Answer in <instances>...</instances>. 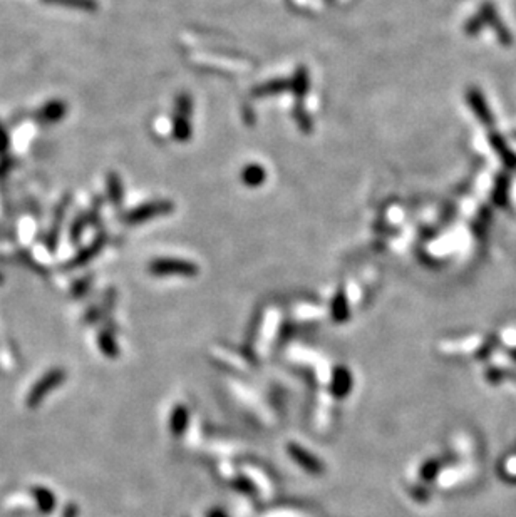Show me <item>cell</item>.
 <instances>
[{
    "instance_id": "6da1fadb",
    "label": "cell",
    "mask_w": 516,
    "mask_h": 517,
    "mask_svg": "<svg viewBox=\"0 0 516 517\" xmlns=\"http://www.w3.org/2000/svg\"><path fill=\"white\" fill-rule=\"evenodd\" d=\"M151 272L154 275H196L198 273V268L196 265L189 263V261L185 260H173V258H161V260H156L151 263Z\"/></svg>"
},
{
    "instance_id": "7a4b0ae2",
    "label": "cell",
    "mask_w": 516,
    "mask_h": 517,
    "mask_svg": "<svg viewBox=\"0 0 516 517\" xmlns=\"http://www.w3.org/2000/svg\"><path fill=\"white\" fill-rule=\"evenodd\" d=\"M287 450H288V454H290V457L294 459V461L297 462L303 470H307V472H310L314 475L324 472V466H322V462L318 461L316 455L310 454L307 448H303L302 446H298V444H295V442H288Z\"/></svg>"
},
{
    "instance_id": "3957f363",
    "label": "cell",
    "mask_w": 516,
    "mask_h": 517,
    "mask_svg": "<svg viewBox=\"0 0 516 517\" xmlns=\"http://www.w3.org/2000/svg\"><path fill=\"white\" fill-rule=\"evenodd\" d=\"M352 383H354V378H352V374L347 370L345 367H337L333 370L332 375V394L336 397L342 398L349 392L352 390Z\"/></svg>"
},
{
    "instance_id": "277c9868",
    "label": "cell",
    "mask_w": 516,
    "mask_h": 517,
    "mask_svg": "<svg viewBox=\"0 0 516 517\" xmlns=\"http://www.w3.org/2000/svg\"><path fill=\"white\" fill-rule=\"evenodd\" d=\"M172 210V204L166 203V201H156V203L144 204L139 210H134L129 215L128 221H144V219L154 218L156 215H163V213Z\"/></svg>"
},
{
    "instance_id": "5b68a950",
    "label": "cell",
    "mask_w": 516,
    "mask_h": 517,
    "mask_svg": "<svg viewBox=\"0 0 516 517\" xmlns=\"http://www.w3.org/2000/svg\"><path fill=\"white\" fill-rule=\"evenodd\" d=\"M189 422V416H188V409L185 405H176L173 409L172 417H169V429L174 435H181L188 427Z\"/></svg>"
},
{
    "instance_id": "8992f818",
    "label": "cell",
    "mask_w": 516,
    "mask_h": 517,
    "mask_svg": "<svg viewBox=\"0 0 516 517\" xmlns=\"http://www.w3.org/2000/svg\"><path fill=\"white\" fill-rule=\"evenodd\" d=\"M332 317H333V320L339 323H342L349 318V306H347V302H345V296L342 293L337 295V298L333 300Z\"/></svg>"
},
{
    "instance_id": "52a82bcc",
    "label": "cell",
    "mask_w": 516,
    "mask_h": 517,
    "mask_svg": "<svg viewBox=\"0 0 516 517\" xmlns=\"http://www.w3.org/2000/svg\"><path fill=\"white\" fill-rule=\"evenodd\" d=\"M265 180V171L260 166H250L244 171V181L250 186L260 184Z\"/></svg>"
},
{
    "instance_id": "ba28073f",
    "label": "cell",
    "mask_w": 516,
    "mask_h": 517,
    "mask_svg": "<svg viewBox=\"0 0 516 517\" xmlns=\"http://www.w3.org/2000/svg\"><path fill=\"white\" fill-rule=\"evenodd\" d=\"M60 380H62V374H60V372H52V375H49V377L45 378V387L43 385V383H39V385H37V389L34 390L32 402H36L37 398L43 397V394H47L49 389H51V387H47V385H54L56 382L59 383Z\"/></svg>"
},
{
    "instance_id": "9c48e42d",
    "label": "cell",
    "mask_w": 516,
    "mask_h": 517,
    "mask_svg": "<svg viewBox=\"0 0 516 517\" xmlns=\"http://www.w3.org/2000/svg\"><path fill=\"white\" fill-rule=\"evenodd\" d=\"M283 87H288L287 82H272V84H265L260 89H257V94H275L279 89H283Z\"/></svg>"
},
{
    "instance_id": "30bf717a",
    "label": "cell",
    "mask_w": 516,
    "mask_h": 517,
    "mask_svg": "<svg viewBox=\"0 0 516 517\" xmlns=\"http://www.w3.org/2000/svg\"><path fill=\"white\" fill-rule=\"evenodd\" d=\"M210 517H226V516H225V514H223V512H220V511H215V512H211Z\"/></svg>"
}]
</instances>
